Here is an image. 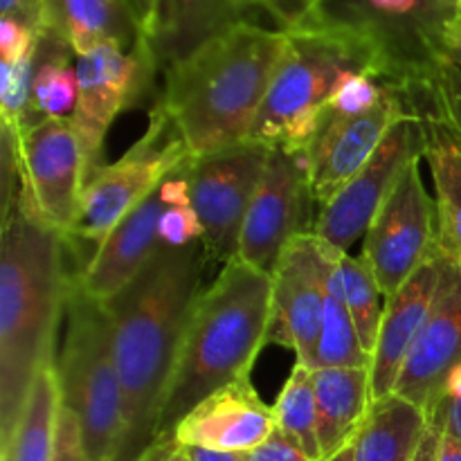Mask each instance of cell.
<instances>
[{
  "label": "cell",
  "instance_id": "obj_12",
  "mask_svg": "<svg viewBox=\"0 0 461 461\" xmlns=\"http://www.w3.org/2000/svg\"><path fill=\"white\" fill-rule=\"evenodd\" d=\"M423 117L410 115L392 126L367 165L320 205L311 232L342 252L367 234L374 216L387 201L408 165L423 158Z\"/></svg>",
  "mask_w": 461,
  "mask_h": 461
},
{
  "label": "cell",
  "instance_id": "obj_31",
  "mask_svg": "<svg viewBox=\"0 0 461 461\" xmlns=\"http://www.w3.org/2000/svg\"><path fill=\"white\" fill-rule=\"evenodd\" d=\"M439 120L461 140V70L444 59L430 79L428 115Z\"/></svg>",
  "mask_w": 461,
  "mask_h": 461
},
{
  "label": "cell",
  "instance_id": "obj_1",
  "mask_svg": "<svg viewBox=\"0 0 461 461\" xmlns=\"http://www.w3.org/2000/svg\"><path fill=\"white\" fill-rule=\"evenodd\" d=\"M205 264L201 241L185 248L160 246L117 295L104 302L124 392L120 461H135L156 439L167 387L194 304L203 293Z\"/></svg>",
  "mask_w": 461,
  "mask_h": 461
},
{
  "label": "cell",
  "instance_id": "obj_30",
  "mask_svg": "<svg viewBox=\"0 0 461 461\" xmlns=\"http://www.w3.org/2000/svg\"><path fill=\"white\" fill-rule=\"evenodd\" d=\"M340 273L347 309H349L351 320L356 324L360 345L369 356H374L378 331H381L383 311H385V304L381 302L383 291L378 286L376 275H374L372 266L363 255L354 257L349 252L340 255Z\"/></svg>",
  "mask_w": 461,
  "mask_h": 461
},
{
  "label": "cell",
  "instance_id": "obj_26",
  "mask_svg": "<svg viewBox=\"0 0 461 461\" xmlns=\"http://www.w3.org/2000/svg\"><path fill=\"white\" fill-rule=\"evenodd\" d=\"M59 410L61 392L57 360H52L36 376L12 439L0 446V461H52Z\"/></svg>",
  "mask_w": 461,
  "mask_h": 461
},
{
  "label": "cell",
  "instance_id": "obj_32",
  "mask_svg": "<svg viewBox=\"0 0 461 461\" xmlns=\"http://www.w3.org/2000/svg\"><path fill=\"white\" fill-rule=\"evenodd\" d=\"M426 417L430 426L448 430L461 441V358L453 365L439 392L426 408Z\"/></svg>",
  "mask_w": 461,
  "mask_h": 461
},
{
  "label": "cell",
  "instance_id": "obj_29",
  "mask_svg": "<svg viewBox=\"0 0 461 461\" xmlns=\"http://www.w3.org/2000/svg\"><path fill=\"white\" fill-rule=\"evenodd\" d=\"M277 428L302 446L313 461H322V450L318 441V408H315L313 369L295 363L288 381L284 383L273 405Z\"/></svg>",
  "mask_w": 461,
  "mask_h": 461
},
{
  "label": "cell",
  "instance_id": "obj_39",
  "mask_svg": "<svg viewBox=\"0 0 461 461\" xmlns=\"http://www.w3.org/2000/svg\"><path fill=\"white\" fill-rule=\"evenodd\" d=\"M0 16H12L27 23L41 34V3L39 0H0Z\"/></svg>",
  "mask_w": 461,
  "mask_h": 461
},
{
  "label": "cell",
  "instance_id": "obj_42",
  "mask_svg": "<svg viewBox=\"0 0 461 461\" xmlns=\"http://www.w3.org/2000/svg\"><path fill=\"white\" fill-rule=\"evenodd\" d=\"M133 12L135 21H138L140 32H142V39L149 34L153 23V9H156V0H126Z\"/></svg>",
  "mask_w": 461,
  "mask_h": 461
},
{
  "label": "cell",
  "instance_id": "obj_7",
  "mask_svg": "<svg viewBox=\"0 0 461 461\" xmlns=\"http://www.w3.org/2000/svg\"><path fill=\"white\" fill-rule=\"evenodd\" d=\"M457 12L450 0H318L309 23L363 41L381 63L385 84L417 106L444 61V30Z\"/></svg>",
  "mask_w": 461,
  "mask_h": 461
},
{
  "label": "cell",
  "instance_id": "obj_37",
  "mask_svg": "<svg viewBox=\"0 0 461 461\" xmlns=\"http://www.w3.org/2000/svg\"><path fill=\"white\" fill-rule=\"evenodd\" d=\"M246 461H313L309 455L302 450V446L297 444L293 437H288L286 432L277 430L268 437L261 446H257L255 450L246 453Z\"/></svg>",
  "mask_w": 461,
  "mask_h": 461
},
{
  "label": "cell",
  "instance_id": "obj_40",
  "mask_svg": "<svg viewBox=\"0 0 461 461\" xmlns=\"http://www.w3.org/2000/svg\"><path fill=\"white\" fill-rule=\"evenodd\" d=\"M444 57L461 70V7L450 16L444 30Z\"/></svg>",
  "mask_w": 461,
  "mask_h": 461
},
{
  "label": "cell",
  "instance_id": "obj_35",
  "mask_svg": "<svg viewBox=\"0 0 461 461\" xmlns=\"http://www.w3.org/2000/svg\"><path fill=\"white\" fill-rule=\"evenodd\" d=\"M270 18L279 25V30H295L311 21L315 12V0H255Z\"/></svg>",
  "mask_w": 461,
  "mask_h": 461
},
{
  "label": "cell",
  "instance_id": "obj_21",
  "mask_svg": "<svg viewBox=\"0 0 461 461\" xmlns=\"http://www.w3.org/2000/svg\"><path fill=\"white\" fill-rule=\"evenodd\" d=\"M252 12L264 9L255 0H156L144 43L158 72H165L223 32L257 23L250 18Z\"/></svg>",
  "mask_w": 461,
  "mask_h": 461
},
{
  "label": "cell",
  "instance_id": "obj_15",
  "mask_svg": "<svg viewBox=\"0 0 461 461\" xmlns=\"http://www.w3.org/2000/svg\"><path fill=\"white\" fill-rule=\"evenodd\" d=\"M180 162L135 210H131L77 270V279L90 297L111 300L144 268L160 243V219L171 205H192L189 162Z\"/></svg>",
  "mask_w": 461,
  "mask_h": 461
},
{
  "label": "cell",
  "instance_id": "obj_3",
  "mask_svg": "<svg viewBox=\"0 0 461 461\" xmlns=\"http://www.w3.org/2000/svg\"><path fill=\"white\" fill-rule=\"evenodd\" d=\"M286 32L241 23L162 72L165 108L194 158L248 142Z\"/></svg>",
  "mask_w": 461,
  "mask_h": 461
},
{
  "label": "cell",
  "instance_id": "obj_18",
  "mask_svg": "<svg viewBox=\"0 0 461 461\" xmlns=\"http://www.w3.org/2000/svg\"><path fill=\"white\" fill-rule=\"evenodd\" d=\"M275 430V410L264 403L250 378H243L194 405L180 419L174 437L187 448L250 453Z\"/></svg>",
  "mask_w": 461,
  "mask_h": 461
},
{
  "label": "cell",
  "instance_id": "obj_23",
  "mask_svg": "<svg viewBox=\"0 0 461 461\" xmlns=\"http://www.w3.org/2000/svg\"><path fill=\"white\" fill-rule=\"evenodd\" d=\"M313 385L320 450L322 461H329L356 439L372 410V369H313Z\"/></svg>",
  "mask_w": 461,
  "mask_h": 461
},
{
  "label": "cell",
  "instance_id": "obj_43",
  "mask_svg": "<svg viewBox=\"0 0 461 461\" xmlns=\"http://www.w3.org/2000/svg\"><path fill=\"white\" fill-rule=\"evenodd\" d=\"M437 444H439V430L428 423V432L423 437L421 448H419L417 459L414 461H437Z\"/></svg>",
  "mask_w": 461,
  "mask_h": 461
},
{
  "label": "cell",
  "instance_id": "obj_17",
  "mask_svg": "<svg viewBox=\"0 0 461 461\" xmlns=\"http://www.w3.org/2000/svg\"><path fill=\"white\" fill-rule=\"evenodd\" d=\"M410 115L421 117L408 93L392 86L385 102L374 111L320 122L318 133L304 153L313 201L324 205L367 165L392 126Z\"/></svg>",
  "mask_w": 461,
  "mask_h": 461
},
{
  "label": "cell",
  "instance_id": "obj_47",
  "mask_svg": "<svg viewBox=\"0 0 461 461\" xmlns=\"http://www.w3.org/2000/svg\"><path fill=\"white\" fill-rule=\"evenodd\" d=\"M315 3H318V0H315Z\"/></svg>",
  "mask_w": 461,
  "mask_h": 461
},
{
  "label": "cell",
  "instance_id": "obj_20",
  "mask_svg": "<svg viewBox=\"0 0 461 461\" xmlns=\"http://www.w3.org/2000/svg\"><path fill=\"white\" fill-rule=\"evenodd\" d=\"M441 252L423 264L399 291L385 300L381 331L372 356V401L394 394L410 351L430 315L441 279Z\"/></svg>",
  "mask_w": 461,
  "mask_h": 461
},
{
  "label": "cell",
  "instance_id": "obj_9",
  "mask_svg": "<svg viewBox=\"0 0 461 461\" xmlns=\"http://www.w3.org/2000/svg\"><path fill=\"white\" fill-rule=\"evenodd\" d=\"M273 149L259 142L234 144L189 162V198L203 228L207 261H230L237 255L250 203Z\"/></svg>",
  "mask_w": 461,
  "mask_h": 461
},
{
  "label": "cell",
  "instance_id": "obj_25",
  "mask_svg": "<svg viewBox=\"0 0 461 461\" xmlns=\"http://www.w3.org/2000/svg\"><path fill=\"white\" fill-rule=\"evenodd\" d=\"M426 432V410L392 394L369 410L354 439V461H414Z\"/></svg>",
  "mask_w": 461,
  "mask_h": 461
},
{
  "label": "cell",
  "instance_id": "obj_33",
  "mask_svg": "<svg viewBox=\"0 0 461 461\" xmlns=\"http://www.w3.org/2000/svg\"><path fill=\"white\" fill-rule=\"evenodd\" d=\"M160 243L171 248H185L201 241L203 228L192 205H171L160 219Z\"/></svg>",
  "mask_w": 461,
  "mask_h": 461
},
{
  "label": "cell",
  "instance_id": "obj_22",
  "mask_svg": "<svg viewBox=\"0 0 461 461\" xmlns=\"http://www.w3.org/2000/svg\"><path fill=\"white\" fill-rule=\"evenodd\" d=\"M41 34H52L84 57L102 45L131 50L142 43V32L126 0H39Z\"/></svg>",
  "mask_w": 461,
  "mask_h": 461
},
{
  "label": "cell",
  "instance_id": "obj_34",
  "mask_svg": "<svg viewBox=\"0 0 461 461\" xmlns=\"http://www.w3.org/2000/svg\"><path fill=\"white\" fill-rule=\"evenodd\" d=\"M41 34L27 23L12 16H0V57L3 61H18L34 52Z\"/></svg>",
  "mask_w": 461,
  "mask_h": 461
},
{
  "label": "cell",
  "instance_id": "obj_4",
  "mask_svg": "<svg viewBox=\"0 0 461 461\" xmlns=\"http://www.w3.org/2000/svg\"><path fill=\"white\" fill-rule=\"evenodd\" d=\"M273 277L232 257L198 295L162 403L158 437L174 435L180 419L230 383L250 378L268 345Z\"/></svg>",
  "mask_w": 461,
  "mask_h": 461
},
{
  "label": "cell",
  "instance_id": "obj_45",
  "mask_svg": "<svg viewBox=\"0 0 461 461\" xmlns=\"http://www.w3.org/2000/svg\"><path fill=\"white\" fill-rule=\"evenodd\" d=\"M329 461H354V441L349 446H345L336 457H331Z\"/></svg>",
  "mask_w": 461,
  "mask_h": 461
},
{
  "label": "cell",
  "instance_id": "obj_24",
  "mask_svg": "<svg viewBox=\"0 0 461 461\" xmlns=\"http://www.w3.org/2000/svg\"><path fill=\"white\" fill-rule=\"evenodd\" d=\"M423 158L435 183L437 243L446 259L461 266V140L432 117H423Z\"/></svg>",
  "mask_w": 461,
  "mask_h": 461
},
{
  "label": "cell",
  "instance_id": "obj_27",
  "mask_svg": "<svg viewBox=\"0 0 461 461\" xmlns=\"http://www.w3.org/2000/svg\"><path fill=\"white\" fill-rule=\"evenodd\" d=\"M342 250L331 246L329 252V279H327V306H324L322 331L315 347L311 369L324 367H369L372 356L360 345L358 331L351 320L345 302V286L340 273Z\"/></svg>",
  "mask_w": 461,
  "mask_h": 461
},
{
  "label": "cell",
  "instance_id": "obj_5",
  "mask_svg": "<svg viewBox=\"0 0 461 461\" xmlns=\"http://www.w3.org/2000/svg\"><path fill=\"white\" fill-rule=\"evenodd\" d=\"M351 70L385 81L376 54L356 36L322 23L286 30V48L252 126V142L304 156L338 81Z\"/></svg>",
  "mask_w": 461,
  "mask_h": 461
},
{
  "label": "cell",
  "instance_id": "obj_44",
  "mask_svg": "<svg viewBox=\"0 0 461 461\" xmlns=\"http://www.w3.org/2000/svg\"><path fill=\"white\" fill-rule=\"evenodd\" d=\"M194 461H246V453H219V450L189 448Z\"/></svg>",
  "mask_w": 461,
  "mask_h": 461
},
{
  "label": "cell",
  "instance_id": "obj_46",
  "mask_svg": "<svg viewBox=\"0 0 461 461\" xmlns=\"http://www.w3.org/2000/svg\"><path fill=\"white\" fill-rule=\"evenodd\" d=\"M450 3H453L455 7H461V0H450Z\"/></svg>",
  "mask_w": 461,
  "mask_h": 461
},
{
  "label": "cell",
  "instance_id": "obj_14",
  "mask_svg": "<svg viewBox=\"0 0 461 461\" xmlns=\"http://www.w3.org/2000/svg\"><path fill=\"white\" fill-rule=\"evenodd\" d=\"M331 246L304 232L284 248L273 273V315L268 342L295 351V363L311 367L327 306Z\"/></svg>",
  "mask_w": 461,
  "mask_h": 461
},
{
  "label": "cell",
  "instance_id": "obj_19",
  "mask_svg": "<svg viewBox=\"0 0 461 461\" xmlns=\"http://www.w3.org/2000/svg\"><path fill=\"white\" fill-rule=\"evenodd\" d=\"M444 257V255H441ZM461 358V266L441 259V279L430 315L410 351L394 394L426 410Z\"/></svg>",
  "mask_w": 461,
  "mask_h": 461
},
{
  "label": "cell",
  "instance_id": "obj_2",
  "mask_svg": "<svg viewBox=\"0 0 461 461\" xmlns=\"http://www.w3.org/2000/svg\"><path fill=\"white\" fill-rule=\"evenodd\" d=\"M66 239L34 214L18 187L3 203L0 243V446L12 439L36 376L57 360V327L72 273Z\"/></svg>",
  "mask_w": 461,
  "mask_h": 461
},
{
  "label": "cell",
  "instance_id": "obj_16",
  "mask_svg": "<svg viewBox=\"0 0 461 461\" xmlns=\"http://www.w3.org/2000/svg\"><path fill=\"white\" fill-rule=\"evenodd\" d=\"M313 201L306 158L273 149L241 228L237 255L241 261L273 273L284 248L306 232Z\"/></svg>",
  "mask_w": 461,
  "mask_h": 461
},
{
  "label": "cell",
  "instance_id": "obj_36",
  "mask_svg": "<svg viewBox=\"0 0 461 461\" xmlns=\"http://www.w3.org/2000/svg\"><path fill=\"white\" fill-rule=\"evenodd\" d=\"M52 461H86L79 421L66 405H61V410H59L57 444H54Z\"/></svg>",
  "mask_w": 461,
  "mask_h": 461
},
{
  "label": "cell",
  "instance_id": "obj_6",
  "mask_svg": "<svg viewBox=\"0 0 461 461\" xmlns=\"http://www.w3.org/2000/svg\"><path fill=\"white\" fill-rule=\"evenodd\" d=\"M66 338L57 356L61 405L77 417L86 461H120L124 392L106 304L84 291L72 273L66 302Z\"/></svg>",
  "mask_w": 461,
  "mask_h": 461
},
{
  "label": "cell",
  "instance_id": "obj_41",
  "mask_svg": "<svg viewBox=\"0 0 461 461\" xmlns=\"http://www.w3.org/2000/svg\"><path fill=\"white\" fill-rule=\"evenodd\" d=\"M439 430V444H437V461H461V441L448 430Z\"/></svg>",
  "mask_w": 461,
  "mask_h": 461
},
{
  "label": "cell",
  "instance_id": "obj_11",
  "mask_svg": "<svg viewBox=\"0 0 461 461\" xmlns=\"http://www.w3.org/2000/svg\"><path fill=\"white\" fill-rule=\"evenodd\" d=\"M439 252L435 201L421 178V158L412 160L363 237L383 297H392Z\"/></svg>",
  "mask_w": 461,
  "mask_h": 461
},
{
  "label": "cell",
  "instance_id": "obj_8",
  "mask_svg": "<svg viewBox=\"0 0 461 461\" xmlns=\"http://www.w3.org/2000/svg\"><path fill=\"white\" fill-rule=\"evenodd\" d=\"M192 156L160 104L149 113V129L120 160L102 165L86 180L81 210L70 237L97 248L111 230L140 205L180 162Z\"/></svg>",
  "mask_w": 461,
  "mask_h": 461
},
{
  "label": "cell",
  "instance_id": "obj_10",
  "mask_svg": "<svg viewBox=\"0 0 461 461\" xmlns=\"http://www.w3.org/2000/svg\"><path fill=\"white\" fill-rule=\"evenodd\" d=\"M14 142L21 189L27 203L34 214L61 234L70 246L88 178L84 147L75 122L72 117L41 120L27 126L18 138H14Z\"/></svg>",
  "mask_w": 461,
  "mask_h": 461
},
{
  "label": "cell",
  "instance_id": "obj_13",
  "mask_svg": "<svg viewBox=\"0 0 461 461\" xmlns=\"http://www.w3.org/2000/svg\"><path fill=\"white\" fill-rule=\"evenodd\" d=\"M79 97L72 122L79 133L88 178L104 162V142L115 117L140 102L151 88L158 68L147 43L126 52L117 45H102L90 54L77 57ZM86 178V180H88Z\"/></svg>",
  "mask_w": 461,
  "mask_h": 461
},
{
  "label": "cell",
  "instance_id": "obj_28",
  "mask_svg": "<svg viewBox=\"0 0 461 461\" xmlns=\"http://www.w3.org/2000/svg\"><path fill=\"white\" fill-rule=\"evenodd\" d=\"M72 50L52 34H41L32 79L30 126L52 117H72L79 97V77Z\"/></svg>",
  "mask_w": 461,
  "mask_h": 461
},
{
  "label": "cell",
  "instance_id": "obj_38",
  "mask_svg": "<svg viewBox=\"0 0 461 461\" xmlns=\"http://www.w3.org/2000/svg\"><path fill=\"white\" fill-rule=\"evenodd\" d=\"M135 461H194V459L187 446H183L180 441H176L174 435H169V437H158V439H153L151 444L144 448V453Z\"/></svg>",
  "mask_w": 461,
  "mask_h": 461
}]
</instances>
